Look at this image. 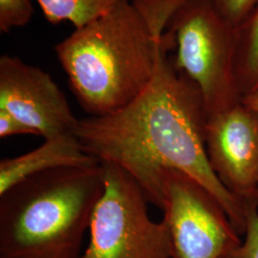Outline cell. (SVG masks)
<instances>
[{"mask_svg": "<svg viewBox=\"0 0 258 258\" xmlns=\"http://www.w3.org/2000/svg\"><path fill=\"white\" fill-rule=\"evenodd\" d=\"M165 29L129 0H118L55 45L72 92L90 117L133 102L151 82Z\"/></svg>", "mask_w": 258, "mask_h": 258, "instance_id": "2", "label": "cell"}, {"mask_svg": "<svg viewBox=\"0 0 258 258\" xmlns=\"http://www.w3.org/2000/svg\"><path fill=\"white\" fill-rule=\"evenodd\" d=\"M247 225L245 238L236 248L227 251L220 258H258V205L247 203Z\"/></svg>", "mask_w": 258, "mask_h": 258, "instance_id": "13", "label": "cell"}, {"mask_svg": "<svg viewBox=\"0 0 258 258\" xmlns=\"http://www.w3.org/2000/svg\"><path fill=\"white\" fill-rule=\"evenodd\" d=\"M118 0H37L52 24L70 22L80 28L107 12Z\"/></svg>", "mask_w": 258, "mask_h": 258, "instance_id": "11", "label": "cell"}, {"mask_svg": "<svg viewBox=\"0 0 258 258\" xmlns=\"http://www.w3.org/2000/svg\"><path fill=\"white\" fill-rule=\"evenodd\" d=\"M103 191L81 258H173L166 222L153 221L147 197L120 166L101 162Z\"/></svg>", "mask_w": 258, "mask_h": 258, "instance_id": "5", "label": "cell"}, {"mask_svg": "<svg viewBox=\"0 0 258 258\" xmlns=\"http://www.w3.org/2000/svg\"><path fill=\"white\" fill-rule=\"evenodd\" d=\"M15 135H36L35 132L7 111L0 109V138Z\"/></svg>", "mask_w": 258, "mask_h": 258, "instance_id": "15", "label": "cell"}, {"mask_svg": "<svg viewBox=\"0 0 258 258\" xmlns=\"http://www.w3.org/2000/svg\"><path fill=\"white\" fill-rule=\"evenodd\" d=\"M34 12L32 0H0V32L27 25Z\"/></svg>", "mask_w": 258, "mask_h": 258, "instance_id": "12", "label": "cell"}, {"mask_svg": "<svg viewBox=\"0 0 258 258\" xmlns=\"http://www.w3.org/2000/svg\"><path fill=\"white\" fill-rule=\"evenodd\" d=\"M166 32L176 50V69L198 87L208 120L241 102L235 77L236 28L209 0H186Z\"/></svg>", "mask_w": 258, "mask_h": 258, "instance_id": "4", "label": "cell"}, {"mask_svg": "<svg viewBox=\"0 0 258 258\" xmlns=\"http://www.w3.org/2000/svg\"><path fill=\"white\" fill-rule=\"evenodd\" d=\"M102 191L101 163L15 184L0 194V258H81Z\"/></svg>", "mask_w": 258, "mask_h": 258, "instance_id": "3", "label": "cell"}, {"mask_svg": "<svg viewBox=\"0 0 258 258\" xmlns=\"http://www.w3.org/2000/svg\"><path fill=\"white\" fill-rule=\"evenodd\" d=\"M206 148L213 172L241 201L258 188V117L242 102L207 121Z\"/></svg>", "mask_w": 258, "mask_h": 258, "instance_id": "8", "label": "cell"}, {"mask_svg": "<svg viewBox=\"0 0 258 258\" xmlns=\"http://www.w3.org/2000/svg\"><path fill=\"white\" fill-rule=\"evenodd\" d=\"M214 9L235 28L247 19L258 0H209Z\"/></svg>", "mask_w": 258, "mask_h": 258, "instance_id": "14", "label": "cell"}, {"mask_svg": "<svg viewBox=\"0 0 258 258\" xmlns=\"http://www.w3.org/2000/svg\"><path fill=\"white\" fill-rule=\"evenodd\" d=\"M241 102L258 117V90L243 96Z\"/></svg>", "mask_w": 258, "mask_h": 258, "instance_id": "16", "label": "cell"}, {"mask_svg": "<svg viewBox=\"0 0 258 258\" xmlns=\"http://www.w3.org/2000/svg\"><path fill=\"white\" fill-rule=\"evenodd\" d=\"M254 201L257 203L258 205V188L257 190H256V194H255V196H254Z\"/></svg>", "mask_w": 258, "mask_h": 258, "instance_id": "17", "label": "cell"}, {"mask_svg": "<svg viewBox=\"0 0 258 258\" xmlns=\"http://www.w3.org/2000/svg\"><path fill=\"white\" fill-rule=\"evenodd\" d=\"M100 163L83 150L76 134L46 139L32 151L1 160L0 194L32 176L61 167L91 166Z\"/></svg>", "mask_w": 258, "mask_h": 258, "instance_id": "9", "label": "cell"}, {"mask_svg": "<svg viewBox=\"0 0 258 258\" xmlns=\"http://www.w3.org/2000/svg\"><path fill=\"white\" fill-rule=\"evenodd\" d=\"M162 191L173 258H220L242 243L221 204L192 177L166 170Z\"/></svg>", "mask_w": 258, "mask_h": 258, "instance_id": "6", "label": "cell"}, {"mask_svg": "<svg viewBox=\"0 0 258 258\" xmlns=\"http://www.w3.org/2000/svg\"><path fill=\"white\" fill-rule=\"evenodd\" d=\"M0 109L44 140L75 134L80 120L50 75L9 55L0 57Z\"/></svg>", "mask_w": 258, "mask_h": 258, "instance_id": "7", "label": "cell"}, {"mask_svg": "<svg viewBox=\"0 0 258 258\" xmlns=\"http://www.w3.org/2000/svg\"><path fill=\"white\" fill-rule=\"evenodd\" d=\"M172 49L173 41L165 33L148 87L119 111L79 120L75 134L87 154L128 173L159 210L166 170L192 177L221 204L235 231L244 234L247 203L231 194L212 170L203 99L198 87L176 69L168 56Z\"/></svg>", "mask_w": 258, "mask_h": 258, "instance_id": "1", "label": "cell"}, {"mask_svg": "<svg viewBox=\"0 0 258 258\" xmlns=\"http://www.w3.org/2000/svg\"><path fill=\"white\" fill-rule=\"evenodd\" d=\"M235 77L243 96L258 90V4L236 27Z\"/></svg>", "mask_w": 258, "mask_h": 258, "instance_id": "10", "label": "cell"}]
</instances>
